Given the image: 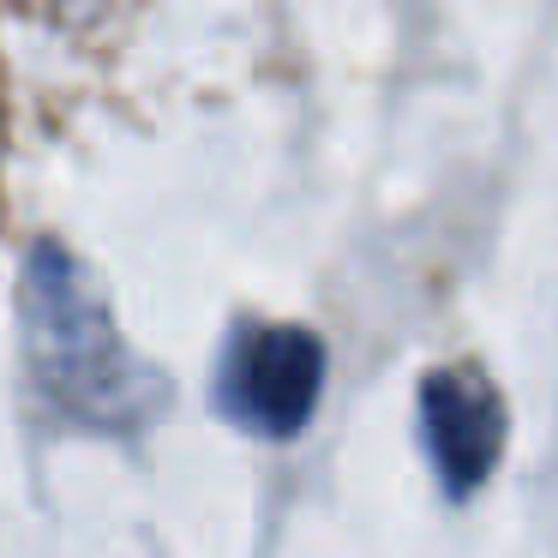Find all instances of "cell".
I'll return each instance as SVG.
<instances>
[{"mask_svg": "<svg viewBox=\"0 0 558 558\" xmlns=\"http://www.w3.org/2000/svg\"><path fill=\"white\" fill-rule=\"evenodd\" d=\"M325 337L306 325H270V318H241L229 330L210 373V409L234 433L253 438H301L325 397Z\"/></svg>", "mask_w": 558, "mask_h": 558, "instance_id": "cell-2", "label": "cell"}, {"mask_svg": "<svg viewBox=\"0 0 558 558\" xmlns=\"http://www.w3.org/2000/svg\"><path fill=\"white\" fill-rule=\"evenodd\" d=\"M414 426L438 474V493L462 505L493 481L510 438V409L481 366H433L414 390Z\"/></svg>", "mask_w": 558, "mask_h": 558, "instance_id": "cell-3", "label": "cell"}, {"mask_svg": "<svg viewBox=\"0 0 558 558\" xmlns=\"http://www.w3.org/2000/svg\"><path fill=\"white\" fill-rule=\"evenodd\" d=\"M19 342L31 390L66 426L138 438L169 409V378L121 337L109 294L61 241H37L19 270Z\"/></svg>", "mask_w": 558, "mask_h": 558, "instance_id": "cell-1", "label": "cell"}]
</instances>
